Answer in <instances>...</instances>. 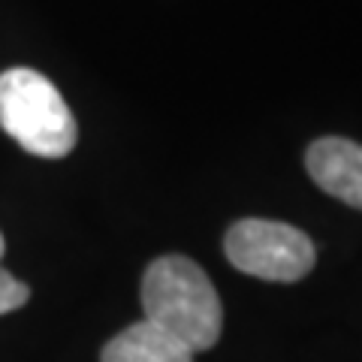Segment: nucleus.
I'll list each match as a JSON object with an SVG mask.
<instances>
[{
  "instance_id": "4",
  "label": "nucleus",
  "mask_w": 362,
  "mask_h": 362,
  "mask_svg": "<svg viewBox=\"0 0 362 362\" xmlns=\"http://www.w3.org/2000/svg\"><path fill=\"white\" fill-rule=\"evenodd\" d=\"M305 166L314 185L329 197L362 211V145L341 136H326L308 145Z\"/></svg>"
},
{
  "instance_id": "5",
  "label": "nucleus",
  "mask_w": 362,
  "mask_h": 362,
  "mask_svg": "<svg viewBox=\"0 0 362 362\" xmlns=\"http://www.w3.org/2000/svg\"><path fill=\"white\" fill-rule=\"evenodd\" d=\"M100 362H194V350L151 320H139L103 347Z\"/></svg>"
},
{
  "instance_id": "2",
  "label": "nucleus",
  "mask_w": 362,
  "mask_h": 362,
  "mask_svg": "<svg viewBox=\"0 0 362 362\" xmlns=\"http://www.w3.org/2000/svg\"><path fill=\"white\" fill-rule=\"evenodd\" d=\"M0 127L37 157H66L78 136L61 90L28 66L0 76Z\"/></svg>"
},
{
  "instance_id": "6",
  "label": "nucleus",
  "mask_w": 362,
  "mask_h": 362,
  "mask_svg": "<svg viewBox=\"0 0 362 362\" xmlns=\"http://www.w3.org/2000/svg\"><path fill=\"white\" fill-rule=\"evenodd\" d=\"M28 299H30V287L21 284L18 278H13L6 269H0V314L21 308Z\"/></svg>"
},
{
  "instance_id": "3",
  "label": "nucleus",
  "mask_w": 362,
  "mask_h": 362,
  "mask_svg": "<svg viewBox=\"0 0 362 362\" xmlns=\"http://www.w3.org/2000/svg\"><path fill=\"white\" fill-rule=\"evenodd\" d=\"M226 259L245 275L293 284L314 269V245L302 230L281 221L245 218L230 226L223 239Z\"/></svg>"
},
{
  "instance_id": "1",
  "label": "nucleus",
  "mask_w": 362,
  "mask_h": 362,
  "mask_svg": "<svg viewBox=\"0 0 362 362\" xmlns=\"http://www.w3.org/2000/svg\"><path fill=\"white\" fill-rule=\"evenodd\" d=\"M145 320L157 323L194 354L211 350L223 329L221 296L190 257H157L142 275Z\"/></svg>"
},
{
  "instance_id": "7",
  "label": "nucleus",
  "mask_w": 362,
  "mask_h": 362,
  "mask_svg": "<svg viewBox=\"0 0 362 362\" xmlns=\"http://www.w3.org/2000/svg\"><path fill=\"white\" fill-rule=\"evenodd\" d=\"M4 247H6V242H4V235H0V257H4Z\"/></svg>"
}]
</instances>
